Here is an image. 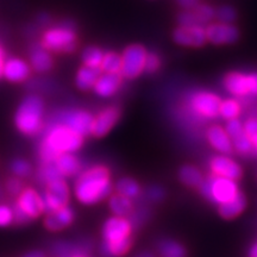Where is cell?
Wrapping results in <instances>:
<instances>
[{
  "mask_svg": "<svg viewBox=\"0 0 257 257\" xmlns=\"http://www.w3.org/2000/svg\"><path fill=\"white\" fill-rule=\"evenodd\" d=\"M85 136L76 133L60 121L51 120L44 130L38 146V159L41 163L54 162L62 154H74L81 149Z\"/></svg>",
  "mask_w": 257,
  "mask_h": 257,
  "instance_id": "1",
  "label": "cell"
},
{
  "mask_svg": "<svg viewBox=\"0 0 257 257\" xmlns=\"http://www.w3.org/2000/svg\"><path fill=\"white\" fill-rule=\"evenodd\" d=\"M113 191L111 172L104 165L92 166L81 170L74 182V195L80 204L91 205L99 204L111 195Z\"/></svg>",
  "mask_w": 257,
  "mask_h": 257,
  "instance_id": "2",
  "label": "cell"
},
{
  "mask_svg": "<svg viewBox=\"0 0 257 257\" xmlns=\"http://www.w3.org/2000/svg\"><path fill=\"white\" fill-rule=\"evenodd\" d=\"M44 112L46 106L40 95H27L16 112V126L25 136H36L44 128Z\"/></svg>",
  "mask_w": 257,
  "mask_h": 257,
  "instance_id": "3",
  "label": "cell"
},
{
  "mask_svg": "<svg viewBox=\"0 0 257 257\" xmlns=\"http://www.w3.org/2000/svg\"><path fill=\"white\" fill-rule=\"evenodd\" d=\"M78 32L70 23H61L44 31L41 44L50 53H73L78 48Z\"/></svg>",
  "mask_w": 257,
  "mask_h": 257,
  "instance_id": "4",
  "label": "cell"
},
{
  "mask_svg": "<svg viewBox=\"0 0 257 257\" xmlns=\"http://www.w3.org/2000/svg\"><path fill=\"white\" fill-rule=\"evenodd\" d=\"M220 96L211 91H194L187 95L185 101L186 111L197 119L212 120L219 117Z\"/></svg>",
  "mask_w": 257,
  "mask_h": 257,
  "instance_id": "5",
  "label": "cell"
},
{
  "mask_svg": "<svg viewBox=\"0 0 257 257\" xmlns=\"http://www.w3.org/2000/svg\"><path fill=\"white\" fill-rule=\"evenodd\" d=\"M199 189H200L202 197L216 205L224 204L240 193L237 181L212 174L208 178L204 179Z\"/></svg>",
  "mask_w": 257,
  "mask_h": 257,
  "instance_id": "6",
  "label": "cell"
},
{
  "mask_svg": "<svg viewBox=\"0 0 257 257\" xmlns=\"http://www.w3.org/2000/svg\"><path fill=\"white\" fill-rule=\"evenodd\" d=\"M225 91L233 98H257V72H233L224 76Z\"/></svg>",
  "mask_w": 257,
  "mask_h": 257,
  "instance_id": "7",
  "label": "cell"
},
{
  "mask_svg": "<svg viewBox=\"0 0 257 257\" xmlns=\"http://www.w3.org/2000/svg\"><path fill=\"white\" fill-rule=\"evenodd\" d=\"M148 50L142 44H130L125 48L121 55L120 75L123 79L134 80L144 72Z\"/></svg>",
  "mask_w": 257,
  "mask_h": 257,
  "instance_id": "8",
  "label": "cell"
},
{
  "mask_svg": "<svg viewBox=\"0 0 257 257\" xmlns=\"http://www.w3.org/2000/svg\"><path fill=\"white\" fill-rule=\"evenodd\" d=\"M94 114L87 110L82 108H67L61 110L53 117V120L60 121L67 126L73 128L76 133L81 134L82 136L91 135V126Z\"/></svg>",
  "mask_w": 257,
  "mask_h": 257,
  "instance_id": "9",
  "label": "cell"
},
{
  "mask_svg": "<svg viewBox=\"0 0 257 257\" xmlns=\"http://www.w3.org/2000/svg\"><path fill=\"white\" fill-rule=\"evenodd\" d=\"M42 198H43L46 211L59 210V208L68 205L70 198L69 186L63 178L53 180L44 185V192L42 194Z\"/></svg>",
  "mask_w": 257,
  "mask_h": 257,
  "instance_id": "10",
  "label": "cell"
},
{
  "mask_svg": "<svg viewBox=\"0 0 257 257\" xmlns=\"http://www.w3.org/2000/svg\"><path fill=\"white\" fill-rule=\"evenodd\" d=\"M134 225L127 217L112 216L105 221L101 229L102 243L120 242L128 238H133Z\"/></svg>",
  "mask_w": 257,
  "mask_h": 257,
  "instance_id": "11",
  "label": "cell"
},
{
  "mask_svg": "<svg viewBox=\"0 0 257 257\" xmlns=\"http://www.w3.org/2000/svg\"><path fill=\"white\" fill-rule=\"evenodd\" d=\"M14 207L19 212H22L30 220L36 219L46 211L42 195L36 189L31 187L24 188L23 191L19 193L18 199Z\"/></svg>",
  "mask_w": 257,
  "mask_h": 257,
  "instance_id": "12",
  "label": "cell"
},
{
  "mask_svg": "<svg viewBox=\"0 0 257 257\" xmlns=\"http://www.w3.org/2000/svg\"><path fill=\"white\" fill-rule=\"evenodd\" d=\"M173 41L186 48H200L207 42L206 30L201 25H179L173 31Z\"/></svg>",
  "mask_w": 257,
  "mask_h": 257,
  "instance_id": "13",
  "label": "cell"
},
{
  "mask_svg": "<svg viewBox=\"0 0 257 257\" xmlns=\"http://www.w3.org/2000/svg\"><path fill=\"white\" fill-rule=\"evenodd\" d=\"M208 168L212 175L226 178L233 181H239L243 176V169L238 162H236L232 157L224 154L212 156L208 161Z\"/></svg>",
  "mask_w": 257,
  "mask_h": 257,
  "instance_id": "14",
  "label": "cell"
},
{
  "mask_svg": "<svg viewBox=\"0 0 257 257\" xmlns=\"http://www.w3.org/2000/svg\"><path fill=\"white\" fill-rule=\"evenodd\" d=\"M121 111L118 106L111 105L102 108L94 115L91 126V135L96 138H101L107 135L120 119Z\"/></svg>",
  "mask_w": 257,
  "mask_h": 257,
  "instance_id": "15",
  "label": "cell"
},
{
  "mask_svg": "<svg viewBox=\"0 0 257 257\" xmlns=\"http://www.w3.org/2000/svg\"><path fill=\"white\" fill-rule=\"evenodd\" d=\"M205 30H206L207 42H211L212 44H216V46L233 44L239 38L238 29L231 23L216 22V23H211L205 27Z\"/></svg>",
  "mask_w": 257,
  "mask_h": 257,
  "instance_id": "16",
  "label": "cell"
},
{
  "mask_svg": "<svg viewBox=\"0 0 257 257\" xmlns=\"http://www.w3.org/2000/svg\"><path fill=\"white\" fill-rule=\"evenodd\" d=\"M216 17V10L207 4H198L193 9L184 10L178 16L180 25H201L205 27Z\"/></svg>",
  "mask_w": 257,
  "mask_h": 257,
  "instance_id": "17",
  "label": "cell"
},
{
  "mask_svg": "<svg viewBox=\"0 0 257 257\" xmlns=\"http://www.w3.org/2000/svg\"><path fill=\"white\" fill-rule=\"evenodd\" d=\"M207 142L210 146L216 150L217 153L224 154V155H230L233 153L232 142L231 138L227 135L225 127L219 124H212L207 127L206 133H205Z\"/></svg>",
  "mask_w": 257,
  "mask_h": 257,
  "instance_id": "18",
  "label": "cell"
},
{
  "mask_svg": "<svg viewBox=\"0 0 257 257\" xmlns=\"http://www.w3.org/2000/svg\"><path fill=\"white\" fill-rule=\"evenodd\" d=\"M121 85H123V76L119 73L101 72L92 89L96 95L101 98H110L119 92Z\"/></svg>",
  "mask_w": 257,
  "mask_h": 257,
  "instance_id": "19",
  "label": "cell"
},
{
  "mask_svg": "<svg viewBox=\"0 0 257 257\" xmlns=\"http://www.w3.org/2000/svg\"><path fill=\"white\" fill-rule=\"evenodd\" d=\"M74 220H75V213H74L73 208L67 205L59 210L48 212L46 219H44V226L50 231H61L70 226Z\"/></svg>",
  "mask_w": 257,
  "mask_h": 257,
  "instance_id": "20",
  "label": "cell"
},
{
  "mask_svg": "<svg viewBox=\"0 0 257 257\" xmlns=\"http://www.w3.org/2000/svg\"><path fill=\"white\" fill-rule=\"evenodd\" d=\"M31 68L24 60L11 57L5 60L3 66V75L11 82H23L30 76Z\"/></svg>",
  "mask_w": 257,
  "mask_h": 257,
  "instance_id": "21",
  "label": "cell"
},
{
  "mask_svg": "<svg viewBox=\"0 0 257 257\" xmlns=\"http://www.w3.org/2000/svg\"><path fill=\"white\" fill-rule=\"evenodd\" d=\"M54 166L61 178H72L76 176L82 170V162L78 156L74 154H62L54 160Z\"/></svg>",
  "mask_w": 257,
  "mask_h": 257,
  "instance_id": "22",
  "label": "cell"
},
{
  "mask_svg": "<svg viewBox=\"0 0 257 257\" xmlns=\"http://www.w3.org/2000/svg\"><path fill=\"white\" fill-rule=\"evenodd\" d=\"M30 67L37 73H47L53 68L54 60L50 51L42 44H36L30 49Z\"/></svg>",
  "mask_w": 257,
  "mask_h": 257,
  "instance_id": "23",
  "label": "cell"
},
{
  "mask_svg": "<svg viewBox=\"0 0 257 257\" xmlns=\"http://www.w3.org/2000/svg\"><path fill=\"white\" fill-rule=\"evenodd\" d=\"M246 205H248V201H246L245 195L240 192L231 200L218 205V212H219L221 218L231 220L238 217L239 214H242L246 208Z\"/></svg>",
  "mask_w": 257,
  "mask_h": 257,
  "instance_id": "24",
  "label": "cell"
},
{
  "mask_svg": "<svg viewBox=\"0 0 257 257\" xmlns=\"http://www.w3.org/2000/svg\"><path fill=\"white\" fill-rule=\"evenodd\" d=\"M101 74L100 68H92V67H80L75 76V85L80 91H89L93 88L99 75Z\"/></svg>",
  "mask_w": 257,
  "mask_h": 257,
  "instance_id": "25",
  "label": "cell"
},
{
  "mask_svg": "<svg viewBox=\"0 0 257 257\" xmlns=\"http://www.w3.org/2000/svg\"><path fill=\"white\" fill-rule=\"evenodd\" d=\"M108 207L113 213V216H120V217H128L134 212V201L124 195L114 194L110 195L108 199Z\"/></svg>",
  "mask_w": 257,
  "mask_h": 257,
  "instance_id": "26",
  "label": "cell"
},
{
  "mask_svg": "<svg viewBox=\"0 0 257 257\" xmlns=\"http://www.w3.org/2000/svg\"><path fill=\"white\" fill-rule=\"evenodd\" d=\"M179 179L185 186L191 188H199L204 181V175L195 166L185 165L179 170Z\"/></svg>",
  "mask_w": 257,
  "mask_h": 257,
  "instance_id": "27",
  "label": "cell"
},
{
  "mask_svg": "<svg viewBox=\"0 0 257 257\" xmlns=\"http://www.w3.org/2000/svg\"><path fill=\"white\" fill-rule=\"evenodd\" d=\"M114 189H115V193H118V194L120 195H124V197L131 199V200H134V199L140 197L141 192H142L140 184H138L136 180L133 178L119 179L117 181V184L114 185Z\"/></svg>",
  "mask_w": 257,
  "mask_h": 257,
  "instance_id": "28",
  "label": "cell"
},
{
  "mask_svg": "<svg viewBox=\"0 0 257 257\" xmlns=\"http://www.w3.org/2000/svg\"><path fill=\"white\" fill-rule=\"evenodd\" d=\"M243 111L242 102L237 98H227L220 101L219 115L225 120L237 119Z\"/></svg>",
  "mask_w": 257,
  "mask_h": 257,
  "instance_id": "29",
  "label": "cell"
},
{
  "mask_svg": "<svg viewBox=\"0 0 257 257\" xmlns=\"http://www.w3.org/2000/svg\"><path fill=\"white\" fill-rule=\"evenodd\" d=\"M133 244V238L114 243H102L101 252L106 257H121L130 251Z\"/></svg>",
  "mask_w": 257,
  "mask_h": 257,
  "instance_id": "30",
  "label": "cell"
},
{
  "mask_svg": "<svg viewBox=\"0 0 257 257\" xmlns=\"http://www.w3.org/2000/svg\"><path fill=\"white\" fill-rule=\"evenodd\" d=\"M161 257H187V250L181 243L173 239H163L159 244Z\"/></svg>",
  "mask_w": 257,
  "mask_h": 257,
  "instance_id": "31",
  "label": "cell"
},
{
  "mask_svg": "<svg viewBox=\"0 0 257 257\" xmlns=\"http://www.w3.org/2000/svg\"><path fill=\"white\" fill-rule=\"evenodd\" d=\"M230 138L231 142H232L233 152H237L239 155L250 156L255 153L253 152L251 141H250L249 136L245 134V131H244V126L242 131H239L238 134L233 135V136H231Z\"/></svg>",
  "mask_w": 257,
  "mask_h": 257,
  "instance_id": "32",
  "label": "cell"
},
{
  "mask_svg": "<svg viewBox=\"0 0 257 257\" xmlns=\"http://www.w3.org/2000/svg\"><path fill=\"white\" fill-rule=\"evenodd\" d=\"M102 57H104V51L95 46L87 47L81 54L83 66L92 67V68H100Z\"/></svg>",
  "mask_w": 257,
  "mask_h": 257,
  "instance_id": "33",
  "label": "cell"
},
{
  "mask_svg": "<svg viewBox=\"0 0 257 257\" xmlns=\"http://www.w3.org/2000/svg\"><path fill=\"white\" fill-rule=\"evenodd\" d=\"M121 68V55L115 51H107L104 53L100 69L104 73H119Z\"/></svg>",
  "mask_w": 257,
  "mask_h": 257,
  "instance_id": "34",
  "label": "cell"
},
{
  "mask_svg": "<svg viewBox=\"0 0 257 257\" xmlns=\"http://www.w3.org/2000/svg\"><path fill=\"white\" fill-rule=\"evenodd\" d=\"M61 175L57 172L56 167L53 162L50 163H41L40 168L37 170V179L41 184L46 185L48 182L53 181L55 179H60Z\"/></svg>",
  "mask_w": 257,
  "mask_h": 257,
  "instance_id": "35",
  "label": "cell"
},
{
  "mask_svg": "<svg viewBox=\"0 0 257 257\" xmlns=\"http://www.w3.org/2000/svg\"><path fill=\"white\" fill-rule=\"evenodd\" d=\"M162 66V61L157 53L154 51H148L147 57H146V63H144V72L148 74H155L161 69Z\"/></svg>",
  "mask_w": 257,
  "mask_h": 257,
  "instance_id": "36",
  "label": "cell"
},
{
  "mask_svg": "<svg viewBox=\"0 0 257 257\" xmlns=\"http://www.w3.org/2000/svg\"><path fill=\"white\" fill-rule=\"evenodd\" d=\"M11 172L17 178H27L31 174V165L23 159H17L12 161Z\"/></svg>",
  "mask_w": 257,
  "mask_h": 257,
  "instance_id": "37",
  "label": "cell"
},
{
  "mask_svg": "<svg viewBox=\"0 0 257 257\" xmlns=\"http://www.w3.org/2000/svg\"><path fill=\"white\" fill-rule=\"evenodd\" d=\"M216 17L218 22L221 23H231L232 24L237 18V12L233 8H231L229 5H224L216 10Z\"/></svg>",
  "mask_w": 257,
  "mask_h": 257,
  "instance_id": "38",
  "label": "cell"
},
{
  "mask_svg": "<svg viewBox=\"0 0 257 257\" xmlns=\"http://www.w3.org/2000/svg\"><path fill=\"white\" fill-rule=\"evenodd\" d=\"M14 223V207L0 204V227H6Z\"/></svg>",
  "mask_w": 257,
  "mask_h": 257,
  "instance_id": "39",
  "label": "cell"
},
{
  "mask_svg": "<svg viewBox=\"0 0 257 257\" xmlns=\"http://www.w3.org/2000/svg\"><path fill=\"white\" fill-rule=\"evenodd\" d=\"M6 189L10 194L18 195L24 189V184L19 180V178H11L6 182Z\"/></svg>",
  "mask_w": 257,
  "mask_h": 257,
  "instance_id": "40",
  "label": "cell"
},
{
  "mask_svg": "<svg viewBox=\"0 0 257 257\" xmlns=\"http://www.w3.org/2000/svg\"><path fill=\"white\" fill-rule=\"evenodd\" d=\"M148 197L150 200H161L163 198V191L160 187H152L148 191Z\"/></svg>",
  "mask_w": 257,
  "mask_h": 257,
  "instance_id": "41",
  "label": "cell"
},
{
  "mask_svg": "<svg viewBox=\"0 0 257 257\" xmlns=\"http://www.w3.org/2000/svg\"><path fill=\"white\" fill-rule=\"evenodd\" d=\"M199 2H200V0H176V3H178L184 10L193 9L194 6H197L199 4Z\"/></svg>",
  "mask_w": 257,
  "mask_h": 257,
  "instance_id": "42",
  "label": "cell"
},
{
  "mask_svg": "<svg viewBox=\"0 0 257 257\" xmlns=\"http://www.w3.org/2000/svg\"><path fill=\"white\" fill-rule=\"evenodd\" d=\"M5 62V53L3 50V48L0 47V76L3 75V66H4Z\"/></svg>",
  "mask_w": 257,
  "mask_h": 257,
  "instance_id": "43",
  "label": "cell"
},
{
  "mask_svg": "<svg viewBox=\"0 0 257 257\" xmlns=\"http://www.w3.org/2000/svg\"><path fill=\"white\" fill-rule=\"evenodd\" d=\"M24 257H46V255L42 251H38V250H34V251H30L27 255H24Z\"/></svg>",
  "mask_w": 257,
  "mask_h": 257,
  "instance_id": "44",
  "label": "cell"
},
{
  "mask_svg": "<svg viewBox=\"0 0 257 257\" xmlns=\"http://www.w3.org/2000/svg\"><path fill=\"white\" fill-rule=\"evenodd\" d=\"M249 257H257V243L255 244V245L252 246L251 249H250Z\"/></svg>",
  "mask_w": 257,
  "mask_h": 257,
  "instance_id": "45",
  "label": "cell"
},
{
  "mask_svg": "<svg viewBox=\"0 0 257 257\" xmlns=\"http://www.w3.org/2000/svg\"><path fill=\"white\" fill-rule=\"evenodd\" d=\"M250 141H251L252 143V148H253V152H255L257 154V135H255V136L250 138Z\"/></svg>",
  "mask_w": 257,
  "mask_h": 257,
  "instance_id": "46",
  "label": "cell"
},
{
  "mask_svg": "<svg viewBox=\"0 0 257 257\" xmlns=\"http://www.w3.org/2000/svg\"><path fill=\"white\" fill-rule=\"evenodd\" d=\"M135 257H155V256H154L152 252H149V251H144V252L138 253V255H137V256H135Z\"/></svg>",
  "mask_w": 257,
  "mask_h": 257,
  "instance_id": "47",
  "label": "cell"
},
{
  "mask_svg": "<svg viewBox=\"0 0 257 257\" xmlns=\"http://www.w3.org/2000/svg\"><path fill=\"white\" fill-rule=\"evenodd\" d=\"M73 257H86V256L82 255V253L80 252V253H78V255H75V256H73Z\"/></svg>",
  "mask_w": 257,
  "mask_h": 257,
  "instance_id": "48",
  "label": "cell"
}]
</instances>
